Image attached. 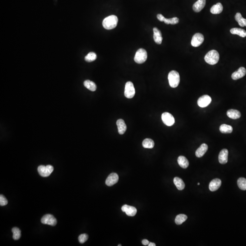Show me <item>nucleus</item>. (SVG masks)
I'll use <instances>...</instances> for the list:
<instances>
[{"instance_id":"1","label":"nucleus","mask_w":246,"mask_h":246,"mask_svg":"<svg viewBox=\"0 0 246 246\" xmlns=\"http://www.w3.org/2000/svg\"><path fill=\"white\" fill-rule=\"evenodd\" d=\"M118 18L115 15H111L106 17L103 21V26L107 30H111L116 27Z\"/></svg>"},{"instance_id":"2","label":"nucleus","mask_w":246,"mask_h":246,"mask_svg":"<svg viewBox=\"0 0 246 246\" xmlns=\"http://www.w3.org/2000/svg\"><path fill=\"white\" fill-rule=\"evenodd\" d=\"M219 54L217 51L212 50L207 53L204 59L206 63L210 65H215L219 61Z\"/></svg>"},{"instance_id":"3","label":"nucleus","mask_w":246,"mask_h":246,"mask_svg":"<svg viewBox=\"0 0 246 246\" xmlns=\"http://www.w3.org/2000/svg\"><path fill=\"white\" fill-rule=\"evenodd\" d=\"M168 78L169 86L171 88H176L180 83V75L177 71H175V70L170 71L169 72Z\"/></svg>"},{"instance_id":"4","label":"nucleus","mask_w":246,"mask_h":246,"mask_svg":"<svg viewBox=\"0 0 246 246\" xmlns=\"http://www.w3.org/2000/svg\"><path fill=\"white\" fill-rule=\"evenodd\" d=\"M147 58V53L146 50L143 49H140L136 52L134 58V60L138 64H142L146 61Z\"/></svg>"},{"instance_id":"5","label":"nucleus","mask_w":246,"mask_h":246,"mask_svg":"<svg viewBox=\"0 0 246 246\" xmlns=\"http://www.w3.org/2000/svg\"><path fill=\"white\" fill-rule=\"evenodd\" d=\"M135 87L134 84L131 82L129 81L125 84V89H124V96L128 99H132L134 97L135 95Z\"/></svg>"},{"instance_id":"6","label":"nucleus","mask_w":246,"mask_h":246,"mask_svg":"<svg viewBox=\"0 0 246 246\" xmlns=\"http://www.w3.org/2000/svg\"><path fill=\"white\" fill-rule=\"evenodd\" d=\"M53 167L51 165H40L38 168L39 174L42 177H46L49 176L53 171Z\"/></svg>"},{"instance_id":"7","label":"nucleus","mask_w":246,"mask_h":246,"mask_svg":"<svg viewBox=\"0 0 246 246\" xmlns=\"http://www.w3.org/2000/svg\"><path fill=\"white\" fill-rule=\"evenodd\" d=\"M161 118L163 123L168 126H171L175 123V120L172 114L168 112H165L161 115Z\"/></svg>"},{"instance_id":"8","label":"nucleus","mask_w":246,"mask_h":246,"mask_svg":"<svg viewBox=\"0 0 246 246\" xmlns=\"http://www.w3.org/2000/svg\"><path fill=\"white\" fill-rule=\"evenodd\" d=\"M41 222L43 224L55 226L56 225L57 221L53 216L51 214H47L42 217L41 219Z\"/></svg>"},{"instance_id":"9","label":"nucleus","mask_w":246,"mask_h":246,"mask_svg":"<svg viewBox=\"0 0 246 246\" xmlns=\"http://www.w3.org/2000/svg\"><path fill=\"white\" fill-rule=\"evenodd\" d=\"M204 40V37L202 34L200 33H196L192 38L191 44L194 47L200 46Z\"/></svg>"},{"instance_id":"10","label":"nucleus","mask_w":246,"mask_h":246,"mask_svg":"<svg viewBox=\"0 0 246 246\" xmlns=\"http://www.w3.org/2000/svg\"><path fill=\"white\" fill-rule=\"evenodd\" d=\"M211 102V97L207 95H204L199 98L197 104L200 107L205 108L208 106Z\"/></svg>"},{"instance_id":"11","label":"nucleus","mask_w":246,"mask_h":246,"mask_svg":"<svg viewBox=\"0 0 246 246\" xmlns=\"http://www.w3.org/2000/svg\"><path fill=\"white\" fill-rule=\"evenodd\" d=\"M118 181V176L116 173H112L109 175L105 181V184L107 186H113L114 184L117 183Z\"/></svg>"},{"instance_id":"12","label":"nucleus","mask_w":246,"mask_h":246,"mask_svg":"<svg viewBox=\"0 0 246 246\" xmlns=\"http://www.w3.org/2000/svg\"><path fill=\"white\" fill-rule=\"evenodd\" d=\"M121 210L123 212H125L127 216H135L137 213V209L134 207L124 205L122 208Z\"/></svg>"},{"instance_id":"13","label":"nucleus","mask_w":246,"mask_h":246,"mask_svg":"<svg viewBox=\"0 0 246 246\" xmlns=\"http://www.w3.org/2000/svg\"><path fill=\"white\" fill-rule=\"evenodd\" d=\"M246 74V70L244 67H240L237 71L233 72L232 75V78L233 80H238L244 77Z\"/></svg>"},{"instance_id":"14","label":"nucleus","mask_w":246,"mask_h":246,"mask_svg":"<svg viewBox=\"0 0 246 246\" xmlns=\"http://www.w3.org/2000/svg\"><path fill=\"white\" fill-rule=\"evenodd\" d=\"M228 151L227 149H224L220 151L218 156L219 162L221 164H225L228 161Z\"/></svg>"},{"instance_id":"15","label":"nucleus","mask_w":246,"mask_h":246,"mask_svg":"<svg viewBox=\"0 0 246 246\" xmlns=\"http://www.w3.org/2000/svg\"><path fill=\"white\" fill-rule=\"evenodd\" d=\"M221 185V180L218 178H216V179H213L211 181L209 188L211 192H215L220 188Z\"/></svg>"},{"instance_id":"16","label":"nucleus","mask_w":246,"mask_h":246,"mask_svg":"<svg viewBox=\"0 0 246 246\" xmlns=\"http://www.w3.org/2000/svg\"><path fill=\"white\" fill-rule=\"evenodd\" d=\"M153 32V38L155 42L158 44H160L162 43L163 40L161 32L157 27H154Z\"/></svg>"},{"instance_id":"17","label":"nucleus","mask_w":246,"mask_h":246,"mask_svg":"<svg viewBox=\"0 0 246 246\" xmlns=\"http://www.w3.org/2000/svg\"><path fill=\"white\" fill-rule=\"evenodd\" d=\"M206 3V0H198L193 5L194 11L196 12H200L205 6Z\"/></svg>"},{"instance_id":"18","label":"nucleus","mask_w":246,"mask_h":246,"mask_svg":"<svg viewBox=\"0 0 246 246\" xmlns=\"http://www.w3.org/2000/svg\"><path fill=\"white\" fill-rule=\"evenodd\" d=\"M116 124L117 125L118 133L120 135H123L127 130V126L124 120L122 119H118L117 121Z\"/></svg>"},{"instance_id":"19","label":"nucleus","mask_w":246,"mask_h":246,"mask_svg":"<svg viewBox=\"0 0 246 246\" xmlns=\"http://www.w3.org/2000/svg\"><path fill=\"white\" fill-rule=\"evenodd\" d=\"M208 150V146L206 144H202L196 151V156L201 158L204 155Z\"/></svg>"},{"instance_id":"20","label":"nucleus","mask_w":246,"mask_h":246,"mask_svg":"<svg viewBox=\"0 0 246 246\" xmlns=\"http://www.w3.org/2000/svg\"><path fill=\"white\" fill-rule=\"evenodd\" d=\"M227 114L228 117L233 119H238L241 116V113L236 109H229L227 111Z\"/></svg>"},{"instance_id":"21","label":"nucleus","mask_w":246,"mask_h":246,"mask_svg":"<svg viewBox=\"0 0 246 246\" xmlns=\"http://www.w3.org/2000/svg\"><path fill=\"white\" fill-rule=\"evenodd\" d=\"M223 11V6L220 2L217 3L216 4L214 5L211 7L210 12L213 14H218L222 12Z\"/></svg>"},{"instance_id":"22","label":"nucleus","mask_w":246,"mask_h":246,"mask_svg":"<svg viewBox=\"0 0 246 246\" xmlns=\"http://www.w3.org/2000/svg\"><path fill=\"white\" fill-rule=\"evenodd\" d=\"M178 164L179 165L181 168L186 169L189 166V163L187 158L184 156H180L177 160Z\"/></svg>"},{"instance_id":"23","label":"nucleus","mask_w":246,"mask_h":246,"mask_svg":"<svg viewBox=\"0 0 246 246\" xmlns=\"http://www.w3.org/2000/svg\"><path fill=\"white\" fill-rule=\"evenodd\" d=\"M230 32L232 34L238 35L242 38L246 37V31L244 29L240 28H233L230 30Z\"/></svg>"},{"instance_id":"24","label":"nucleus","mask_w":246,"mask_h":246,"mask_svg":"<svg viewBox=\"0 0 246 246\" xmlns=\"http://www.w3.org/2000/svg\"><path fill=\"white\" fill-rule=\"evenodd\" d=\"M173 181H174V184H175V186H176V188L178 190L181 191V190H183L185 188V183H184L183 180L181 178L178 177H175L174 178Z\"/></svg>"},{"instance_id":"25","label":"nucleus","mask_w":246,"mask_h":246,"mask_svg":"<svg viewBox=\"0 0 246 246\" xmlns=\"http://www.w3.org/2000/svg\"><path fill=\"white\" fill-rule=\"evenodd\" d=\"M219 129L220 132L223 134H230L233 131V128L232 126L226 124H223L220 125Z\"/></svg>"},{"instance_id":"26","label":"nucleus","mask_w":246,"mask_h":246,"mask_svg":"<svg viewBox=\"0 0 246 246\" xmlns=\"http://www.w3.org/2000/svg\"><path fill=\"white\" fill-rule=\"evenodd\" d=\"M84 86L86 88L91 91H95L96 90L97 86L93 81L91 80H87L84 81Z\"/></svg>"},{"instance_id":"27","label":"nucleus","mask_w":246,"mask_h":246,"mask_svg":"<svg viewBox=\"0 0 246 246\" xmlns=\"http://www.w3.org/2000/svg\"><path fill=\"white\" fill-rule=\"evenodd\" d=\"M235 18L236 21L239 23V26L242 27L246 26V19L243 18L241 13L239 12L236 13Z\"/></svg>"},{"instance_id":"28","label":"nucleus","mask_w":246,"mask_h":246,"mask_svg":"<svg viewBox=\"0 0 246 246\" xmlns=\"http://www.w3.org/2000/svg\"><path fill=\"white\" fill-rule=\"evenodd\" d=\"M142 146L145 148L152 149L154 147V142L151 139H146L143 141Z\"/></svg>"},{"instance_id":"29","label":"nucleus","mask_w":246,"mask_h":246,"mask_svg":"<svg viewBox=\"0 0 246 246\" xmlns=\"http://www.w3.org/2000/svg\"><path fill=\"white\" fill-rule=\"evenodd\" d=\"M188 219V216L185 214L178 215L175 217V223L177 225H181Z\"/></svg>"},{"instance_id":"30","label":"nucleus","mask_w":246,"mask_h":246,"mask_svg":"<svg viewBox=\"0 0 246 246\" xmlns=\"http://www.w3.org/2000/svg\"><path fill=\"white\" fill-rule=\"evenodd\" d=\"M238 186L241 190L243 191L246 190V179L244 177H241L238 180Z\"/></svg>"},{"instance_id":"31","label":"nucleus","mask_w":246,"mask_h":246,"mask_svg":"<svg viewBox=\"0 0 246 246\" xmlns=\"http://www.w3.org/2000/svg\"><path fill=\"white\" fill-rule=\"evenodd\" d=\"M97 58V55L94 52H91L89 53L85 56V60L87 62H92L95 60Z\"/></svg>"},{"instance_id":"32","label":"nucleus","mask_w":246,"mask_h":246,"mask_svg":"<svg viewBox=\"0 0 246 246\" xmlns=\"http://www.w3.org/2000/svg\"><path fill=\"white\" fill-rule=\"evenodd\" d=\"M179 18L176 17H173V18H165L164 22L166 24H172V25H175L177 24L179 22Z\"/></svg>"},{"instance_id":"33","label":"nucleus","mask_w":246,"mask_h":246,"mask_svg":"<svg viewBox=\"0 0 246 246\" xmlns=\"http://www.w3.org/2000/svg\"><path fill=\"white\" fill-rule=\"evenodd\" d=\"M12 232L13 233V239L15 240L19 239L21 238V230L17 227H14L12 229Z\"/></svg>"},{"instance_id":"34","label":"nucleus","mask_w":246,"mask_h":246,"mask_svg":"<svg viewBox=\"0 0 246 246\" xmlns=\"http://www.w3.org/2000/svg\"><path fill=\"white\" fill-rule=\"evenodd\" d=\"M88 235L86 234H81L78 237V240L80 244H84L88 240Z\"/></svg>"},{"instance_id":"35","label":"nucleus","mask_w":246,"mask_h":246,"mask_svg":"<svg viewBox=\"0 0 246 246\" xmlns=\"http://www.w3.org/2000/svg\"><path fill=\"white\" fill-rule=\"evenodd\" d=\"M8 203V201L7 200L6 198L2 195L0 196V205L1 206H4L7 205Z\"/></svg>"},{"instance_id":"36","label":"nucleus","mask_w":246,"mask_h":246,"mask_svg":"<svg viewBox=\"0 0 246 246\" xmlns=\"http://www.w3.org/2000/svg\"><path fill=\"white\" fill-rule=\"evenodd\" d=\"M157 19L160 21H164V20L165 18V17L162 15V14H158L157 15Z\"/></svg>"},{"instance_id":"37","label":"nucleus","mask_w":246,"mask_h":246,"mask_svg":"<svg viewBox=\"0 0 246 246\" xmlns=\"http://www.w3.org/2000/svg\"><path fill=\"white\" fill-rule=\"evenodd\" d=\"M149 243L150 242H149L148 240L146 239H144L142 241V244L145 246L148 245Z\"/></svg>"},{"instance_id":"38","label":"nucleus","mask_w":246,"mask_h":246,"mask_svg":"<svg viewBox=\"0 0 246 246\" xmlns=\"http://www.w3.org/2000/svg\"><path fill=\"white\" fill-rule=\"evenodd\" d=\"M149 246H155L156 244L155 243H150L148 244Z\"/></svg>"},{"instance_id":"39","label":"nucleus","mask_w":246,"mask_h":246,"mask_svg":"<svg viewBox=\"0 0 246 246\" xmlns=\"http://www.w3.org/2000/svg\"><path fill=\"white\" fill-rule=\"evenodd\" d=\"M197 184H198V185H200V183H198Z\"/></svg>"},{"instance_id":"40","label":"nucleus","mask_w":246,"mask_h":246,"mask_svg":"<svg viewBox=\"0 0 246 246\" xmlns=\"http://www.w3.org/2000/svg\"><path fill=\"white\" fill-rule=\"evenodd\" d=\"M121 245H118V246H121Z\"/></svg>"}]
</instances>
